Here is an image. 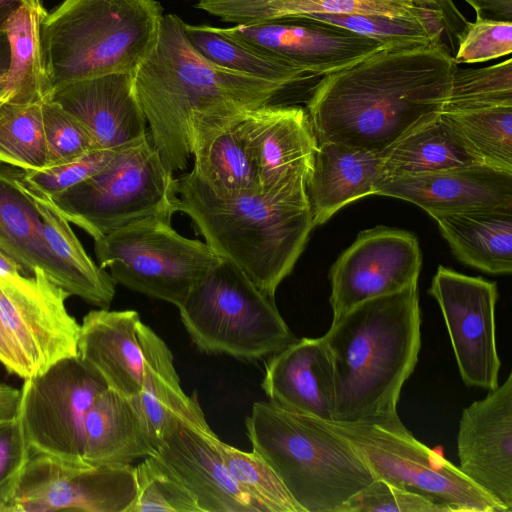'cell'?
Instances as JSON below:
<instances>
[{"label": "cell", "instance_id": "obj_1", "mask_svg": "<svg viewBox=\"0 0 512 512\" xmlns=\"http://www.w3.org/2000/svg\"><path fill=\"white\" fill-rule=\"evenodd\" d=\"M457 66L438 39L385 44L322 76L305 109L317 142L382 154L443 111Z\"/></svg>", "mask_w": 512, "mask_h": 512}, {"label": "cell", "instance_id": "obj_2", "mask_svg": "<svg viewBox=\"0 0 512 512\" xmlns=\"http://www.w3.org/2000/svg\"><path fill=\"white\" fill-rule=\"evenodd\" d=\"M184 23L176 14H164L154 49L134 72L153 145L172 174L186 169L194 132L224 128L289 91L315 86L269 81L219 66L192 46Z\"/></svg>", "mask_w": 512, "mask_h": 512}, {"label": "cell", "instance_id": "obj_3", "mask_svg": "<svg viewBox=\"0 0 512 512\" xmlns=\"http://www.w3.org/2000/svg\"><path fill=\"white\" fill-rule=\"evenodd\" d=\"M305 180L225 193L193 173L176 179L177 212L188 215L205 243L274 298L315 227Z\"/></svg>", "mask_w": 512, "mask_h": 512}, {"label": "cell", "instance_id": "obj_4", "mask_svg": "<svg viewBox=\"0 0 512 512\" xmlns=\"http://www.w3.org/2000/svg\"><path fill=\"white\" fill-rule=\"evenodd\" d=\"M418 284L367 300L322 336L331 356L334 421L390 423L421 347Z\"/></svg>", "mask_w": 512, "mask_h": 512}, {"label": "cell", "instance_id": "obj_5", "mask_svg": "<svg viewBox=\"0 0 512 512\" xmlns=\"http://www.w3.org/2000/svg\"><path fill=\"white\" fill-rule=\"evenodd\" d=\"M163 16L157 0H63L46 11L40 41L52 93L83 79L134 73L154 49Z\"/></svg>", "mask_w": 512, "mask_h": 512}, {"label": "cell", "instance_id": "obj_6", "mask_svg": "<svg viewBox=\"0 0 512 512\" xmlns=\"http://www.w3.org/2000/svg\"><path fill=\"white\" fill-rule=\"evenodd\" d=\"M245 425L252 450L303 512H337L374 479L351 445L317 418L257 401Z\"/></svg>", "mask_w": 512, "mask_h": 512}, {"label": "cell", "instance_id": "obj_7", "mask_svg": "<svg viewBox=\"0 0 512 512\" xmlns=\"http://www.w3.org/2000/svg\"><path fill=\"white\" fill-rule=\"evenodd\" d=\"M178 308L190 338L205 353L251 361L297 339L274 298L226 259L205 274Z\"/></svg>", "mask_w": 512, "mask_h": 512}, {"label": "cell", "instance_id": "obj_8", "mask_svg": "<svg viewBox=\"0 0 512 512\" xmlns=\"http://www.w3.org/2000/svg\"><path fill=\"white\" fill-rule=\"evenodd\" d=\"M52 199L93 239L148 216L177 212L176 179L149 132L119 148L98 173Z\"/></svg>", "mask_w": 512, "mask_h": 512}, {"label": "cell", "instance_id": "obj_9", "mask_svg": "<svg viewBox=\"0 0 512 512\" xmlns=\"http://www.w3.org/2000/svg\"><path fill=\"white\" fill-rule=\"evenodd\" d=\"M319 421L351 445L374 478L425 497L441 512H507L442 454L418 441L401 420Z\"/></svg>", "mask_w": 512, "mask_h": 512}, {"label": "cell", "instance_id": "obj_10", "mask_svg": "<svg viewBox=\"0 0 512 512\" xmlns=\"http://www.w3.org/2000/svg\"><path fill=\"white\" fill-rule=\"evenodd\" d=\"M172 216L152 215L94 239L98 265L115 283L179 307L221 258L180 235Z\"/></svg>", "mask_w": 512, "mask_h": 512}, {"label": "cell", "instance_id": "obj_11", "mask_svg": "<svg viewBox=\"0 0 512 512\" xmlns=\"http://www.w3.org/2000/svg\"><path fill=\"white\" fill-rule=\"evenodd\" d=\"M105 389L104 381L77 356L24 379L19 417L32 453L85 463L86 417Z\"/></svg>", "mask_w": 512, "mask_h": 512}, {"label": "cell", "instance_id": "obj_12", "mask_svg": "<svg viewBox=\"0 0 512 512\" xmlns=\"http://www.w3.org/2000/svg\"><path fill=\"white\" fill-rule=\"evenodd\" d=\"M135 467L90 465L32 453L10 512H130Z\"/></svg>", "mask_w": 512, "mask_h": 512}, {"label": "cell", "instance_id": "obj_13", "mask_svg": "<svg viewBox=\"0 0 512 512\" xmlns=\"http://www.w3.org/2000/svg\"><path fill=\"white\" fill-rule=\"evenodd\" d=\"M69 297L39 267L0 275V317L33 375L77 356L80 324L67 310Z\"/></svg>", "mask_w": 512, "mask_h": 512}, {"label": "cell", "instance_id": "obj_14", "mask_svg": "<svg viewBox=\"0 0 512 512\" xmlns=\"http://www.w3.org/2000/svg\"><path fill=\"white\" fill-rule=\"evenodd\" d=\"M428 293L437 301L465 385L491 391L498 386L495 282L439 265Z\"/></svg>", "mask_w": 512, "mask_h": 512}, {"label": "cell", "instance_id": "obj_15", "mask_svg": "<svg viewBox=\"0 0 512 512\" xmlns=\"http://www.w3.org/2000/svg\"><path fill=\"white\" fill-rule=\"evenodd\" d=\"M421 265L413 233L386 226L359 232L329 271L333 320L367 300L418 284Z\"/></svg>", "mask_w": 512, "mask_h": 512}, {"label": "cell", "instance_id": "obj_16", "mask_svg": "<svg viewBox=\"0 0 512 512\" xmlns=\"http://www.w3.org/2000/svg\"><path fill=\"white\" fill-rule=\"evenodd\" d=\"M457 452L460 471L512 512V374L464 408Z\"/></svg>", "mask_w": 512, "mask_h": 512}, {"label": "cell", "instance_id": "obj_17", "mask_svg": "<svg viewBox=\"0 0 512 512\" xmlns=\"http://www.w3.org/2000/svg\"><path fill=\"white\" fill-rule=\"evenodd\" d=\"M221 30L321 77L349 66L385 45L346 29L304 19H277Z\"/></svg>", "mask_w": 512, "mask_h": 512}, {"label": "cell", "instance_id": "obj_18", "mask_svg": "<svg viewBox=\"0 0 512 512\" xmlns=\"http://www.w3.org/2000/svg\"><path fill=\"white\" fill-rule=\"evenodd\" d=\"M375 195L413 203L431 217L485 208H512V171L487 164L388 177Z\"/></svg>", "mask_w": 512, "mask_h": 512}, {"label": "cell", "instance_id": "obj_19", "mask_svg": "<svg viewBox=\"0 0 512 512\" xmlns=\"http://www.w3.org/2000/svg\"><path fill=\"white\" fill-rule=\"evenodd\" d=\"M239 125L254 156L261 189L308 181L318 142L305 109L268 104L248 111Z\"/></svg>", "mask_w": 512, "mask_h": 512}, {"label": "cell", "instance_id": "obj_20", "mask_svg": "<svg viewBox=\"0 0 512 512\" xmlns=\"http://www.w3.org/2000/svg\"><path fill=\"white\" fill-rule=\"evenodd\" d=\"M50 100L77 119L99 149H119L148 133L134 73L75 81L56 89Z\"/></svg>", "mask_w": 512, "mask_h": 512}, {"label": "cell", "instance_id": "obj_21", "mask_svg": "<svg viewBox=\"0 0 512 512\" xmlns=\"http://www.w3.org/2000/svg\"><path fill=\"white\" fill-rule=\"evenodd\" d=\"M211 428L179 424L157 446L159 457L193 495L202 512H263L234 480Z\"/></svg>", "mask_w": 512, "mask_h": 512}, {"label": "cell", "instance_id": "obj_22", "mask_svg": "<svg viewBox=\"0 0 512 512\" xmlns=\"http://www.w3.org/2000/svg\"><path fill=\"white\" fill-rule=\"evenodd\" d=\"M261 387L269 401L284 409L334 421L333 366L323 337L296 339L272 354Z\"/></svg>", "mask_w": 512, "mask_h": 512}, {"label": "cell", "instance_id": "obj_23", "mask_svg": "<svg viewBox=\"0 0 512 512\" xmlns=\"http://www.w3.org/2000/svg\"><path fill=\"white\" fill-rule=\"evenodd\" d=\"M135 310L89 311L80 324L77 357L106 384L126 396L142 387L144 357Z\"/></svg>", "mask_w": 512, "mask_h": 512}, {"label": "cell", "instance_id": "obj_24", "mask_svg": "<svg viewBox=\"0 0 512 512\" xmlns=\"http://www.w3.org/2000/svg\"><path fill=\"white\" fill-rule=\"evenodd\" d=\"M0 250L13 260L22 274L36 267L73 296L70 278L50 251L41 216L25 185V170L0 162Z\"/></svg>", "mask_w": 512, "mask_h": 512}, {"label": "cell", "instance_id": "obj_25", "mask_svg": "<svg viewBox=\"0 0 512 512\" xmlns=\"http://www.w3.org/2000/svg\"><path fill=\"white\" fill-rule=\"evenodd\" d=\"M156 451V441L138 394L126 396L105 389L86 417L84 462L90 465H128Z\"/></svg>", "mask_w": 512, "mask_h": 512}, {"label": "cell", "instance_id": "obj_26", "mask_svg": "<svg viewBox=\"0 0 512 512\" xmlns=\"http://www.w3.org/2000/svg\"><path fill=\"white\" fill-rule=\"evenodd\" d=\"M382 155L338 142L318 143L306 191L315 227L357 199L375 195Z\"/></svg>", "mask_w": 512, "mask_h": 512}, {"label": "cell", "instance_id": "obj_27", "mask_svg": "<svg viewBox=\"0 0 512 512\" xmlns=\"http://www.w3.org/2000/svg\"><path fill=\"white\" fill-rule=\"evenodd\" d=\"M138 335L144 357L138 398L156 445L179 424L209 429L196 394L188 396L181 387L167 344L142 321L138 325Z\"/></svg>", "mask_w": 512, "mask_h": 512}, {"label": "cell", "instance_id": "obj_28", "mask_svg": "<svg viewBox=\"0 0 512 512\" xmlns=\"http://www.w3.org/2000/svg\"><path fill=\"white\" fill-rule=\"evenodd\" d=\"M453 254L490 274L512 272V208H485L432 216Z\"/></svg>", "mask_w": 512, "mask_h": 512}, {"label": "cell", "instance_id": "obj_29", "mask_svg": "<svg viewBox=\"0 0 512 512\" xmlns=\"http://www.w3.org/2000/svg\"><path fill=\"white\" fill-rule=\"evenodd\" d=\"M381 155L384 179L485 164L443 111L413 128Z\"/></svg>", "mask_w": 512, "mask_h": 512}, {"label": "cell", "instance_id": "obj_30", "mask_svg": "<svg viewBox=\"0 0 512 512\" xmlns=\"http://www.w3.org/2000/svg\"><path fill=\"white\" fill-rule=\"evenodd\" d=\"M195 7L235 25L313 14L414 17L426 9L414 0H200Z\"/></svg>", "mask_w": 512, "mask_h": 512}, {"label": "cell", "instance_id": "obj_31", "mask_svg": "<svg viewBox=\"0 0 512 512\" xmlns=\"http://www.w3.org/2000/svg\"><path fill=\"white\" fill-rule=\"evenodd\" d=\"M25 185L41 216L46 243L70 278L73 296L108 309L116 291L110 274L86 253L53 199L29 183L26 177Z\"/></svg>", "mask_w": 512, "mask_h": 512}, {"label": "cell", "instance_id": "obj_32", "mask_svg": "<svg viewBox=\"0 0 512 512\" xmlns=\"http://www.w3.org/2000/svg\"><path fill=\"white\" fill-rule=\"evenodd\" d=\"M240 120L221 129L197 132L190 139L194 159L191 173L218 192L260 187L257 166Z\"/></svg>", "mask_w": 512, "mask_h": 512}, {"label": "cell", "instance_id": "obj_33", "mask_svg": "<svg viewBox=\"0 0 512 512\" xmlns=\"http://www.w3.org/2000/svg\"><path fill=\"white\" fill-rule=\"evenodd\" d=\"M45 12L42 6L22 4L4 26L10 45V65L3 76L9 102L43 103L51 99L40 41V23Z\"/></svg>", "mask_w": 512, "mask_h": 512}, {"label": "cell", "instance_id": "obj_34", "mask_svg": "<svg viewBox=\"0 0 512 512\" xmlns=\"http://www.w3.org/2000/svg\"><path fill=\"white\" fill-rule=\"evenodd\" d=\"M184 30L192 46L219 66L276 82L316 85L321 78L276 54L228 36L220 27L184 23Z\"/></svg>", "mask_w": 512, "mask_h": 512}, {"label": "cell", "instance_id": "obj_35", "mask_svg": "<svg viewBox=\"0 0 512 512\" xmlns=\"http://www.w3.org/2000/svg\"><path fill=\"white\" fill-rule=\"evenodd\" d=\"M0 162L24 170L48 166L42 103L0 101Z\"/></svg>", "mask_w": 512, "mask_h": 512}, {"label": "cell", "instance_id": "obj_36", "mask_svg": "<svg viewBox=\"0 0 512 512\" xmlns=\"http://www.w3.org/2000/svg\"><path fill=\"white\" fill-rule=\"evenodd\" d=\"M443 112L485 164L512 171V105Z\"/></svg>", "mask_w": 512, "mask_h": 512}, {"label": "cell", "instance_id": "obj_37", "mask_svg": "<svg viewBox=\"0 0 512 512\" xmlns=\"http://www.w3.org/2000/svg\"><path fill=\"white\" fill-rule=\"evenodd\" d=\"M435 12L425 9L420 16L387 17L366 14H313L299 18L346 29L382 44L432 42L440 38L442 26L432 18Z\"/></svg>", "mask_w": 512, "mask_h": 512}, {"label": "cell", "instance_id": "obj_38", "mask_svg": "<svg viewBox=\"0 0 512 512\" xmlns=\"http://www.w3.org/2000/svg\"><path fill=\"white\" fill-rule=\"evenodd\" d=\"M213 441L231 476L263 512H303L270 465L256 452H245L222 440Z\"/></svg>", "mask_w": 512, "mask_h": 512}, {"label": "cell", "instance_id": "obj_39", "mask_svg": "<svg viewBox=\"0 0 512 512\" xmlns=\"http://www.w3.org/2000/svg\"><path fill=\"white\" fill-rule=\"evenodd\" d=\"M512 105V60L479 69L454 71L443 111Z\"/></svg>", "mask_w": 512, "mask_h": 512}, {"label": "cell", "instance_id": "obj_40", "mask_svg": "<svg viewBox=\"0 0 512 512\" xmlns=\"http://www.w3.org/2000/svg\"><path fill=\"white\" fill-rule=\"evenodd\" d=\"M137 494L130 512H202L178 476L155 454L135 466Z\"/></svg>", "mask_w": 512, "mask_h": 512}, {"label": "cell", "instance_id": "obj_41", "mask_svg": "<svg viewBox=\"0 0 512 512\" xmlns=\"http://www.w3.org/2000/svg\"><path fill=\"white\" fill-rule=\"evenodd\" d=\"M48 166L59 165L99 149L85 127L57 103H42ZM47 166V167H48Z\"/></svg>", "mask_w": 512, "mask_h": 512}, {"label": "cell", "instance_id": "obj_42", "mask_svg": "<svg viewBox=\"0 0 512 512\" xmlns=\"http://www.w3.org/2000/svg\"><path fill=\"white\" fill-rule=\"evenodd\" d=\"M476 19L467 22L458 35V51L453 57L458 64L483 63L508 56L512 52V23L510 20L484 18L480 8L472 5Z\"/></svg>", "mask_w": 512, "mask_h": 512}, {"label": "cell", "instance_id": "obj_43", "mask_svg": "<svg viewBox=\"0 0 512 512\" xmlns=\"http://www.w3.org/2000/svg\"><path fill=\"white\" fill-rule=\"evenodd\" d=\"M118 149H95L71 161L38 170H25L29 183L51 198L103 169Z\"/></svg>", "mask_w": 512, "mask_h": 512}, {"label": "cell", "instance_id": "obj_44", "mask_svg": "<svg viewBox=\"0 0 512 512\" xmlns=\"http://www.w3.org/2000/svg\"><path fill=\"white\" fill-rule=\"evenodd\" d=\"M441 512L425 497L374 478L351 496L337 512Z\"/></svg>", "mask_w": 512, "mask_h": 512}, {"label": "cell", "instance_id": "obj_45", "mask_svg": "<svg viewBox=\"0 0 512 512\" xmlns=\"http://www.w3.org/2000/svg\"><path fill=\"white\" fill-rule=\"evenodd\" d=\"M31 454L20 417L0 423V512H10Z\"/></svg>", "mask_w": 512, "mask_h": 512}, {"label": "cell", "instance_id": "obj_46", "mask_svg": "<svg viewBox=\"0 0 512 512\" xmlns=\"http://www.w3.org/2000/svg\"><path fill=\"white\" fill-rule=\"evenodd\" d=\"M0 364L11 374L22 379L33 375L30 365L0 317Z\"/></svg>", "mask_w": 512, "mask_h": 512}, {"label": "cell", "instance_id": "obj_47", "mask_svg": "<svg viewBox=\"0 0 512 512\" xmlns=\"http://www.w3.org/2000/svg\"><path fill=\"white\" fill-rule=\"evenodd\" d=\"M21 390L0 384V423L11 421L19 416Z\"/></svg>", "mask_w": 512, "mask_h": 512}, {"label": "cell", "instance_id": "obj_48", "mask_svg": "<svg viewBox=\"0 0 512 512\" xmlns=\"http://www.w3.org/2000/svg\"><path fill=\"white\" fill-rule=\"evenodd\" d=\"M469 3L478 7L484 4L487 9L507 17V20H510L512 15V0H473Z\"/></svg>", "mask_w": 512, "mask_h": 512}, {"label": "cell", "instance_id": "obj_49", "mask_svg": "<svg viewBox=\"0 0 512 512\" xmlns=\"http://www.w3.org/2000/svg\"><path fill=\"white\" fill-rule=\"evenodd\" d=\"M22 4L21 0H0V36L5 35L4 26L10 15Z\"/></svg>", "mask_w": 512, "mask_h": 512}, {"label": "cell", "instance_id": "obj_50", "mask_svg": "<svg viewBox=\"0 0 512 512\" xmlns=\"http://www.w3.org/2000/svg\"><path fill=\"white\" fill-rule=\"evenodd\" d=\"M10 65V45L5 35L0 36V77L4 76Z\"/></svg>", "mask_w": 512, "mask_h": 512}, {"label": "cell", "instance_id": "obj_51", "mask_svg": "<svg viewBox=\"0 0 512 512\" xmlns=\"http://www.w3.org/2000/svg\"><path fill=\"white\" fill-rule=\"evenodd\" d=\"M21 272L20 267L0 250V275Z\"/></svg>", "mask_w": 512, "mask_h": 512}, {"label": "cell", "instance_id": "obj_52", "mask_svg": "<svg viewBox=\"0 0 512 512\" xmlns=\"http://www.w3.org/2000/svg\"><path fill=\"white\" fill-rule=\"evenodd\" d=\"M8 96L4 87L3 76L0 77V101H7Z\"/></svg>", "mask_w": 512, "mask_h": 512}, {"label": "cell", "instance_id": "obj_53", "mask_svg": "<svg viewBox=\"0 0 512 512\" xmlns=\"http://www.w3.org/2000/svg\"><path fill=\"white\" fill-rule=\"evenodd\" d=\"M420 6H431L439 2V0H414Z\"/></svg>", "mask_w": 512, "mask_h": 512}, {"label": "cell", "instance_id": "obj_54", "mask_svg": "<svg viewBox=\"0 0 512 512\" xmlns=\"http://www.w3.org/2000/svg\"><path fill=\"white\" fill-rule=\"evenodd\" d=\"M24 4L32 7L42 6L40 0H21Z\"/></svg>", "mask_w": 512, "mask_h": 512}]
</instances>
